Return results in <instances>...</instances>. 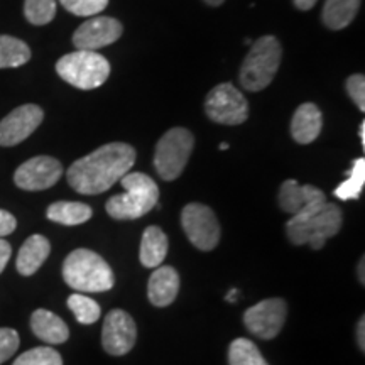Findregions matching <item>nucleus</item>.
Listing matches in <instances>:
<instances>
[{
	"label": "nucleus",
	"mask_w": 365,
	"mask_h": 365,
	"mask_svg": "<svg viewBox=\"0 0 365 365\" xmlns=\"http://www.w3.org/2000/svg\"><path fill=\"white\" fill-rule=\"evenodd\" d=\"M135 163V149L124 143H110L95 149L70 166L66 180L76 193L100 195L122 180Z\"/></svg>",
	"instance_id": "nucleus-1"
},
{
	"label": "nucleus",
	"mask_w": 365,
	"mask_h": 365,
	"mask_svg": "<svg viewBox=\"0 0 365 365\" xmlns=\"http://www.w3.org/2000/svg\"><path fill=\"white\" fill-rule=\"evenodd\" d=\"M344 213L339 205L323 203L322 207L304 210L296 213L286 223V234L291 244H309L312 249L325 247V242L340 232Z\"/></svg>",
	"instance_id": "nucleus-2"
},
{
	"label": "nucleus",
	"mask_w": 365,
	"mask_h": 365,
	"mask_svg": "<svg viewBox=\"0 0 365 365\" xmlns=\"http://www.w3.org/2000/svg\"><path fill=\"white\" fill-rule=\"evenodd\" d=\"M63 279L78 293H105L113 287V272L107 261L90 249H76L63 262Z\"/></svg>",
	"instance_id": "nucleus-3"
},
{
	"label": "nucleus",
	"mask_w": 365,
	"mask_h": 365,
	"mask_svg": "<svg viewBox=\"0 0 365 365\" xmlns=\"http://www.w3.org/2000/svg\"><path fill=\"white\" fill-rule=\"evenodd\" d=\"M120 182L125 193L112 196L105 205L108 215L115 220H135L158 205L159 188L150 176L144 173H127Z\"/></svg>",
	"instance_id": "nucleus-4"
},
{
	"label": "nucleus",
	"mask_w": 365,
	"mask_h": 365,
	"mask_svg": "<svg viewBox=\"0 0 365 365\" xmlns=\"http://www.w3.org/2000/svg\"><path fill=\"white\" fill-rule=\"evenodd\" d=\"M282 48L274 36H262L250 44V51L240 68L242 88L257 93L272 83L281 66Z\"/></svg>",
	"instance_id": "nucleus-5"
},
{
	"label": "nucleus",
	"mask_w": 365,
	"mask_h": 365,
	"mask_svg": "<svg viewBox=\"0 0 365 365\" xmlns=\"http://www.w3.org/2000/svg\"><path fill=\"white\" fill-rule=\"evenodd\" d=\"M56 73L75 88L95 90L110 76V63L100 53L76 49L58 59Z\"/></svg>",
	"instance_id": "nucleus-6"
},
{
	"label": "nucleus",
	"mask_w": 365,
	"mask_h": 365,
	"mask_svg": "<svg viewBox=\"0 0 365 365\" xmlns=\"http://www.w3.org/2000/svg\"><path fill=\"white\" fill-rule=\"evenodd\" d=\"M195 137L188 129L175 127L164 134L154 153V168L164 181H175L185 171L193 153Z\"/></svg>",
	"instance_id": "nucleus-7"
},
{
	"label": "nucleus",
	"mask_w": 365,
	"mask_h": 365,
	"mask_svg": "<svg viewBox=\"0 0 365 365\" xmlns=\"http://www.w3.org/2000/svg\"><path fill=\"white\" fill-rule=\"evenodd\" d=\"M181 225L196 249L213 250L220 242V223L212 208L203 203H188L181 212Z\"/></svg>",
	"instance_id": "nucleus-8"
},
{
	"label": "nucleus",
	"mask_w": 365,
	"mask_h": 365,
	"mask_svg": "<svg viewBox=\"0 0 365 365\" xmlns=\"http://www.w3.org/2000/svg\"><path fill=\"white\" fill-rule=\"evenodd\" d=\"M205 112L217 124L240 125L249 117V103L234 85L222 83L210 90L205 100Z\"/></svg>",
	"instance_id": "nucleus-9"
},
{
	"label": "nucleus",
	"mask_w": 365,
	"mask_h": 365,
	"mask_svg": "<svg viewBox=\"0 0 365 365\" xmlns=\"http://www.w3.org/2000/svg\"><path fill=\"white\" fill-rule=\"evenodd\" d=\"M287 304L282 298H269L254 304L244 314L245 328L254 336L262 340H272L279 335L284 327Z\"/></svg>",
	"instance_id": "nucleus-10"
},
{
	"label": "nucleus",
	"mask_w": 365,
	"mask_h": 365,
	"mask_svg": "<svg viewBox=\"0 0 365 365\" xmlns=\"http://www.w3.org/2000/svg\"><path fill=\"white\" fill-rule=\"evenodd\" d=\"M63 175V166L51 156H36L22 163L14 173L17 188L26 191H43L56 185Z\"/></svg>",
	"instance_id": "nucleus-11"
},
{
	"label": "nucleus",
	"mask_w": 365,
	"mask_h": 365,
	"mask_svg": "<svg viewBox=\"0 0 365 365\" xmlns=\"http://www.w3.org/2000/svg\"><path fill=\"white\" fill-rule=\"evenodd\" d=\"M124 26L117 19L107 16H93L86 19L73 34V44L83 51H97L120 39Z\"/></svg>",
	"instance_id": "nucleus-12"
},
{
	"label": "nucleus",
	"mask_w": 365,
	"mask_h": 365,
	"mask_svg": "<svg viewBox=\"0 0 365 365\" xmlns=\"http://www.w3.org/2000/svg\"><path fill=\"white\" fill-rule=\"evenodd\" d=\"M137 340L134 318L124 309H112L103 319L102 345L110 355H125L132 350Z\"/></svg>",
	"instance_id": "nucleus-13"
},
{
	"label": "nucleus",
	"mask_w": 365,
	"mask_h": 365,
	"mask_svg": "<svg viewBox=\"0 0 365 365\" xmlns=\"http://www.w3.org/2000/svg\"><path fill=\"white\" fill-rule=\"evenodd\" d=\"M44 120V112L39 105L26 103L14 108L0 122V145L12 148L26 140Z\"/></svg>",
	"instance_id": "nucleus-14"
},
{
	"label": "nucleus",
	"mask_w": 365,
	"mask_h": 365,
	"mask_svg": "<svg viewBox=\"0 0 365 365\" xmlns=\"http://www.w3.org/2000/svg\"><path fill=\"white\" fill-rule=\"evenodd\" d=\"M279 207L291 217L304 210L322 207L327 203V196L322 190L312 185H299L294 180H286L279 188Z\"/></svg>",
	"instance_id": "nucleus-15"
},
{
	"label": "nucleus",
	"mask_w": 365,
	"mask_h": 365,
	"mask_svg": "<svg viewBox=\"0 0 365 365\" xmlns=\"http://www.w3.org/2000/svg\"><path fill=\"white\" fill-rule=\"evenodd\" d=\"M180 274L171 266H159L150 274L148 284V298L154 307H170L180 293Z\"/></svg>",
	"instance_id": "nucleus-16"
},
{
	"label": "nucleus",
	"mask_w": 365,
	"mask_h": 365,
	"mask_svg": "<svg viewBox=\"0 0 365 365\" xmlns=\"http://www.w3.org/2000/svg\"><path fill=\"white\" fill-rule=\"evenodd\" d=\"M323 115L317 105L308 102L296 108L291 120V135L298 144H312L322 134Z\"/></svg>",
	"instance_id": "nucleus-17"
},
{
	"label": "nucleus",
	"mask_w": 365,
	"mask_h": 365,
	"mask_svg": "<svg viewBox=\"0 0 365 365\" xmlns=\"http://www.w3.org/2000/svg\"><path fill=\"white\" fill-rule=\"evenodd\" d=\"M51 252V244L44 235L34 234L27 239L17 254L16 267L22 276H33L34 272L39 271L46 259Z\"/></svg>",
	"instance_id": "nucleus-18"
},
{
	"label": "nucleus",
	"mask_w": 365,
	"mask_h": 365,
	"mask_svg": "<svg viewBox=\"0 0 365 365\" xmlns=\"http://www.w3.org/2000/svg\"><path fill=\"white\" fill-rule=\"evenodd\" d=\"M31 330L39 340L49 345L65 344L70 336L66 323L48 309H36L31 317Z\"/></svg>",
	"instance_id": "nucleus-19"
},
{
	"label": "nucleus",
	"mask_w": 365,
	"mask_h": 365,
	"mask_svg": "<svg viewBox=\"0 0 365 365\" xmlns=\"http://www.w3.org/2000/svg\"><path fill=\"white\" fill-rule=\"evenodd\" d=\"M168 247H170V240L163 228L154 225L148 227L143 234V240H140V264L148 269L159 267L166 259Z\"/></svg>",
	"instance_id": "nucleus-20"
},
{
	"label": "nucleus",
	"mask_w": 365,
	"mask_h": 365,
	"mask_svg": "<svg viewBox=\"0 0 365 365\" xmlns=\"http://www.w3.org/2000/svg\"><path fill=\"white\" fill-rule=\"evenodd\" d=\"M91 215H93V210L86 203L80 202H56L49 205L46 210V217L49 220L65 227L81 225V223L88 222Z\"/></svg>",
	"instance_id": "nucleus-21"
},
{
	"label": "nucleus",
	"mask_w": 365,
	"mask_h": 365,
	"mask_svg": "<svg viewBox=\"0 0 365 365\" xmlns=\"http://www.w3.org/2000/svg\"><path fill=\"white\" fill-rule=\"evenodd\" d=\"M360 0H325L322 19L331 31L345 29L355 19Z\"/></svg>",
	"instance_id": "nucleus-22"
},
{
	"label": "nucleus",
	"mask_w": 365,
	"mask_h": 365,
	"mask_svg": "<svg viewBox=\"0 0 365 365\" xmlns=\"http://www.w3.org/2000/svg\"><path fill=\"white\" fill-rule=\"evenodd\" d=\"M33 53L24 41L12 36H0V70L4 68H19L29 61Z\"/></svg>",
	"instance_id": "nucleus-23"
},
{
	"label": "nucleus",
	"mask_w": 365,
	"mask_h": 365,
	"mask_svg": "<svg viewBox=\"0 0 365 365\" xmlns=\"http://www.w3.org/2000/svg\"><path fill=\"white\" fill-rule=\"evenodd\" d=\"M228 365H267V362L254 341L237 339L228 349Z\"/></svg>",
	"instance_id": "nucleus-24"
},
{
	"label": "nucleus",
	"mask_w": 365,
	"mask_h": 365,
	"mask_svg": "<svg viewBox=\"0 0 365 365\" xmlns=\"http://www.w3.org/2000/svg\"><path fill=\"white\" fill-rule=\"evenodd\" d=\"M365 182V159H355L350 176L335 190V196L340 200H357L364 190Z\"/></svg>",
	"instance_id": "nucleus-25"
},
{
	"label": "nucleus",
	"mask_w": 365,
	"mask_h": 365,
	"mask_svg": "<svg viewBox=\"0 0 365 365\" xmlns=\"http://www.w3.org/2000/svg\"><path fill=\"white\" fill-rule=\"evenodd\" d=\"M68 308L71 309L76 322L81 323V325H91V323L97 322L100 318V313H102L97 301H93L81 293H75L68 298Z\"/></svg>",
	"instance_id": "nucleus-26"
},
{
	"label": "nucleus",
	"mask_w": 365,
	"mask_h": 365,
	"mask_svg": "<svg viewBox=\"0 0 365 365\" xmlns=\"http://www.w3.org/2000/svg\"><path fill=\"white\" fill-rule=\"evenodd\" d=\"M24 16L33 26L49 24L56 16V0H24Z\"/></svg>",
	"instance_id": "nucleus-27"
},
{
	"label": "nucleus",
	"mask_w": 365,
	"mask_h": 365,
	"mask_svg": "<svg viewBox=\"0 0 365 365\" xmlns=\"http://www.w3.org/2000/svg\"><path fill=\"white\" fill-rule=\"evenodd\" d=\"M12 365H63V359L51 346H36L21 354Z\"/></svg>",
	"instance_id": "nucleus-28"
},
{
	"label": "nucleus",
	"mask_w": 365,
	"mask_h": 365,
	"mask_svg": "<svg viewBox=\"0 0 365 365\" xmlns=\"http://www.w3.org/2000/svg\"><path fill=\"white\" fill-rule=\"evenodd\" d=\"M68 12L78 17H93L108 6V0H59Z\"/></svg>",
	"instance_id": "nucleus-29"
},
{
	"label": "nucleus",
	"mask_w": 365,
	"mask_h": 365,
	"mask_svg": "<svg viewBox=\"0 0 365 365\" xmlns=\"http://www.w3.org/2000/svg\"><path fill=\"white\" fill-rule=\"evenodd\" d=\"M19 333L14 328H0V364L7 362L19 349Z\"/></svg>",
	"instance_id": "nucleus-30"
},
{
	"label": "nucleus",
	"mask_w": 365,
	"mask_h": 365,
	"mask_svg": "<svg viewBox=\"0 0 365 365\" xmlns=\"http://www.w3.org/2000/svg\"><path fill=\"white\" fill-rule=\"evenodd\" d=\"M346 93L354 100L360 112H365V76L364 75H352L349 76L345 83Z\"/></svg>",
	"instance_id": "nucleus-31"
},
{
	"label": "nucleus",
	"mask_w": 365,
	"mask_h": 365,
	"mask_svg": "<svg viewBox=\"0 0 365 365\" xmlns=\"http://www.w3.org/2000/svg\"><path fill=\"white\" fill-rule=\"evenodd\" d=\"M17 228V220L7 210H0V239L11 235Z\"/></svg>",
	"instance_id": "nucleus-32"
},
{
	"label": "nucleus",
	"mask_w": 365,
	"mask_h": 365,
	"mask_svg": "<svg viewBox=\"0 0 365 365\" xmlns=\"http://www.w3.org/2000/svg\"><path fill=\"white\" fill-rule=\"evenodd\" d=\"M11 255H12L11 244H9L7 240L0 239V274H2L4 269H6L9 259H11Z\"/></svg>",
	"instance_id": "nucleus-33"
},
{
	"label": "nucleus",
	"mask_w": 365,
	"mask_h": 365,
	"mask_svg": "<svg viewBox=\"0 0 365 365\" xmlns=\"http://www.w3.org/2000/svg\"><path fill=\"white\" fill-rule=\"evenodd\" d=\"M357 344L360 346V350H365V318L362 317L359 319V325H357Z\"/></svg>",
	"instance_id": "nucleus-34"
},
{
	"label": "nucleus",
	"mask_w": 365,
	"mask_h": 365,
	"mask_svg": "<svg viewBox=\"0 0 365 365\" xmlns=\"http://www.w3.org/2000/svg\"><path fill=\"white\" fill-rule=\"evenodd\" d=\"M296 9H299V11H309V9L314 7V4L318 2V0H293Z\"/></svg>",
	"instance_id": "nucleus-35"
},
{
	"label": "nucleus",
	"mask_w": 365,
	"mask_h": 365,
	"mask_svg": "<svg viewBox=\"0 0 365 365\" xmlns=\"http://www.w3.org/2000/svg\"><path fill=\"white\" fill-rule=\"evenodd\" d=\"M365 259L362 257V259H360V262H359V267H357V276H359V281L360 282H362V284H364V282H365Z\"/></svg>",
	"instance_id": "nucleus-36"
},
{
	"label": "nucleus",
	"mask_w": 365,
	"mask_h": 365,
	"mask_svg": "<svg viewBox=\"0 0 365 365\" xmlns=\"http://www.w3.org/2000/svg\"><path fill=\"white\" fill-rule=\"evenodd\" d=\"M359 135H360V143H362V148H365V122H362L359 127Z\"/></svg>",
	"instance_id": "nucleus-37"
},
{
	"label": "nucleus",
	"mask_w": 365,
	"mask_h": 365,
	"mask_svg": "<svg viewBox=\"0 0 365 365\" xmlns=\"http://www.w3.org/2000/svg\"><path fill=\"white\" fill-rule=\"evenodd\" d=\"M237 296H239V289H230V293L227 294V301H230V303H234V301L237 299Z\"/></svg>",
	"instance_id": "nucleus-38"
},
{
	"label": "nucleus",
	"mask_w": 365,
	"mask_h": 365,
	"mask_svg": "<svg viewBox=\"0 0 365 365\" xmlns=\"http://www.w3.org/2000/svg\"><path fill=\"white\" fill-rule=\"evenodd\" d=\"M205 2H207L208 6H212V7H218V6H222L225 0H205Z\"/></svg>",
	"instance_id": "nucleus-39"
},
{
	"label": "nucleus",
	"mask_w": 365,
	"mask_h": 365,
	"mask_svg": "<svg viewBox=\"0 0 365 365\" xmlns=\"http://www.w3.org/2000/svg\"><path fill=\"white\" fill-rule=\"evenodd\" d=\"M227 149H228V144L222 143V144H220V150H227Z\"/></svg>",
	"instance_id": "nucleus-40"
}]
</instances>
